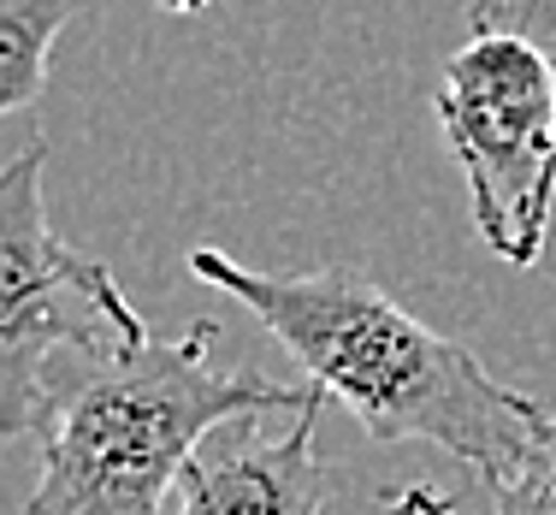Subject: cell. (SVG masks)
Wrapping results in <instances>:
<instances>
[{
  "instance_id": "1",
  "label": "cell",
  "mask_w": 556,
  "mask_h": 515,
  "mask_svg": "<svg viewBox=\"0 0 556 515\" xmlns=\"http://www.w3.org/2000/svg\"><path fill=\"white\" fill-rule=\"evenodd\" d=\"M190 273L243 302L296 355L302 386L343 403L374 444H432L497 486L551 415L521 386L485 374L468 343L415 321L362 267L261 273L225 249H190Z\"/></svg>"
},
{
  "instance_id": "2",
  "label": "cell",
  "mask_w": 556,
  "mask_h": 515,
  "mask_svg": "<svg viewBox=\"0 0 556 515\" xmlns=\"http://www.w3.org/2000/svg\"><path fill=\"white\" fill-rule=\"evenodd\" d=\"M219 326L149 338L113 362H84L42 444L24 515H166L184 468L214 432L261 415H302L314 386L214 362Z\"/></svg>"
},
{
  "instance_id": "3",
  "label": "cell",
  "mask_w": 556,
  "mask_h": 515,
  "mask_svg": "<svg viewBox=\"0 0 556 515\" xmlns=\"http://www.w3.org/2000/svg\"><path fill=\"white\" fill-rule=\"evenodd\" d=\"M42 172L48 142L0 166V444L54 432L65 362H113L154 338L108 261L48 226Z\"/></svg>"
},
{
  "instance_id": "4",
  "label": "cell",
  "mask_w": 556,
  "mask_h": 515,
  "mask_svg": "<svg viewBox=\"0 0 556 515\" xmlns=\"http://www.w3.org/2000/svg\"><path fill=\"white\" fill-rule=\"evenodd\" d=\"M439 125L462 166L473 231L509 267H539L556 208V84L515 36H468L444 60Z\"/></svg>"
},
{
  "instance_id": "5",
  "label": "cell",
  "mask_w": 556,
  "mask_h": 515,
  "mask_svg": "<svg viewBox=\"0 0 556 515\" xmlns=\"http://www.w3.org/2000/svg\"><path fill=\"white\" fill-rule=\"evenodd\" d=\"M320 391L285 439H261L255 420L214 432L184 468L166 515H326L338 474L320 456Z\"/></svg>"
},
{
  "instance_id": "6",
  "label": "cell",
  "mask_w": 556,
  "mask_h": 515,
  "mask_svg": "<svg viewBox=\"0 0 556 515\" xmlns=\"http://www.w3.org/2000/svg\"><path fill=\"white\" fill-rule=\"evenodd\" d=\"M96 0H0V118L30 113L54 72V42Z\"/></svg>"
},
{
  "instance_id": "7",
  "label": "cell",
  "mask_w": 556,
  "mask_h": 515,
  "mask_svg": "<svg viewBox=\"0 0 556 515\" xmlns=\"http://www.w3.org/2000/svg\"><path fill=\"white\" fill-rule=\"evenodd\" d=\"M492 515H556V409L509 480L492 486Z\"/></svg>"
},
{
  "instance_id": "8",
  "label": "cell",
  "mask_w": 556,
  "mask_h": 515,
  "mask_svg": "<svg viewBox=\"0 0 556 515\" xmlns=\"http://www.w3.org/2000/svg\"><path fill=\"white\" fill-rule=\"evenodd\" d=\"M473 36H515L551 65L556 84V0H468Z\"/></svg>"
},
{
  "instance_id": "9",
  "label": "cell",
  "mask_w": 556,
  "mask_h": 515,
  "mask_svg": "<svg viewBox=\"0 0 556 515\" xmlns=\"http://www.w3.org/2000/svg\"><path fill=\"white\" fill-rule=\"evenodd\" d=\"M386 510L391 515H456V498H444L439 486H427V480H408V486H386Z\"/></svg>"
},
{
  "instance_id": "10",
  "label": "cell",
  "mask_w": 556,
  "mask_h": 515,
  "mask_svg": "<svg viewBox=\"0 0 556 515\" xmlns=\"http://www.w3.org/2000/svg\"><path fill=\"white\" fill-rule=\"evenodd\" d=\"M166 12H202V7H214V0H161Z\"/></svg>"
}]
</instances>
